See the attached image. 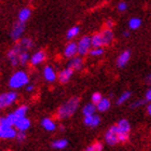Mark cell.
Wrapping results in <instances>:
<instances>
[{
  "label": "cell",
  "mask_w": 151,
  "mask_h": 151,
  "mask_svg": "<svg viewBox=\"0 0 151 151\" xmlns=\"http://www.w3.org/2000/svg\"><path fill=\"white\" fill-rule=\"evenodd\" d=\"M79 105H80V98L78 96L70 97L65 104H63L57 109V118L60 120L69 119L70 116H73L76 113V111L78 110Z\"/></svg>",
  "instance_id": "cell-1"
},
{
  "label": "cell",
  "mask_w": 151,
  "mask_h": 151,
  "mask_svg": "<svg viewBox=\"0 0 151 151\" xmlns=\"http://www.w3.org/2000/svg\"><path fill=\"white\" fill-rule=\"evenodd\" d=\"M8 84H9L10 88L14 90V91L24 88V86H27L29 84L28 73H25L24 70H17L10 77Z\"/></svg>",
  "instance_id": "cell-2"
},
{
  "label": "cell",
  "mask_w": 151,
  "mask_h": 151,
  "mask_svg": "<svg viewBox=\"0 0 151 151\" xmlns=\"http://www.w3.org/2000/svg\"><path fill=\"white\" fill-rule=\"evenodd\" d=\"M19 99V93L14 90L10 92H6L0 95V108L1 109H6L15 104Z\"/></svg>",
  "instance_id": "cell-3"
},
{
  "label": "cell",
  "mask_w": 151,
  "mask_h": 151,
  "mask_svg": "<svg viewBox=\"0 0 151 151\" xmlns=\"http://www.w3.org/2000/svg\"><path fill=\"white\" fill-rule=\"evenodd\" d=\"M92 49V40L91 37L88 36H83L81 39L78 41V55L84 56L90 53Z\"/></svg>",
  "instance_id": "cell-4"
},
{
  "label": "cell",
  "mask_w": 151,
  "mask_h": 151,
  "mask_svg": "<svg viewBox=\"0 0 151 151\" xmlns=\"http://www.w3.org/2000/svg\"><path fill=\"white\" fill-rule=\"evenodd\" d=\"M24 32H25V24L17 21V22L12 26V29H11V32H10V37H11V39H12L13 41L19 42L23 38Z\"/></svg>",
  "instance_id": "cell-5"
},
{
  "label": "cell",
  "mask_w": 151,
  "mask_h": 151,
  "mask_svg": "<svg viewBox=\"0 0 151 151\" xmlns=\"http://www.w3.org/2000/svg\"><path fill=\"white\" fill-rule=\"evenodd\" d=\"M105 142H107V145L109 146H116L119 142V138H118V127H116V125L110 126L107 129V132L105 133Z\"/></svg>",
  "instance_id": "cell-6"
},
{
  "label": "cell",
  "mask_w": 151,
  "mask_h": 151,
  "mask_svg": "<svg viewBox=\"0 0 151 151\" xmlns=\"http://www.w3.org/2000/svg\"><path fill=\"white\" fill-rule=\"evenodd\" d=\"M64 56L66 58H73V57L78 55V43H76L73 41H70L65 45L64 47Z\"/></svg>",
  "instance_id": "cell-7"
},
{
  "label": "cell",
  "mask_w": 151,
  "mask_h": 151,
  "mask_svg": "<svg viewBox=\"0 0 151 151\" xmlns=\"http://www.w3.org/2000/svg\"><path fill=\"white\" fill-rule=\"evenodd\" d=\"M73 73H75V70L71 69L70 67H66L65 69L60 71L58 77H57V80H58V82H60V84H65V83L70 81L71 77L73 76Z\"/></svg>",
  "instance_id": "cell-8"
},
{
  "label": "cell",
  "mask_w": 151,
  "mask_h": 151,
  "mask_svg": "<svg viewBox=\"0 0 151 151\" xmlns=\"http://www.w3.org/2000/svg\"><path fill=\"white\" fill-rule=\"evenodd\" d=\"M32 125V122L30 120L27 118V116H24V118H19L14 122V127H15L19 132H26L27 129H29Z\"/></svg>",
  "instance_id": "cell-9"
},
{
  "label": "cell",
  "mask_w": 151,
  "mask_h": 151,
  "mask_svg": "<svg viewBox=\"0 0 151 151\" xmlns=\"http://www.w3.org/2000/svg\"><path fill=\"white\" fill-rule=\"evenodd\" d=\"M57 77H58V75L55 73V70L52 66L47 65L43 68V78L47 82L53 83L57 80Z\"/></svg>",
  "instance_id": "cell-10"
},
{
  "label": "cell",
  "mask_w": 151,
  "mask_h": 151,
  "mask_svg": "<svg viewBox=\"0 0 151 151\" xmlns=\"http://www.w3.org/2000/svg\"><path fill=\"white\" fill-rule=\"evenodd\" d=\"M45 58H47L45 52L43 50H39L32 55V57H30V64H32V66H39V65H41L45 60Z\"/></svg>",
  "instance_id": "cell-11"
},
{
  "label": "cell",
  "mask_w": 151,
  "mask_h": 151,
  "mask_svg": "<svg viewBox=\"0 0 151 151\" xmlns=\"http://www.w3.org/2000/svg\"><path fill=\"white\" fill-rule=\"evenodd\" d=\"M131 55H132V53H131L129 50L123 51L122 53L118 56V58H116V66L119 67V68H124L129 62V60H131Z\"/></svg>",
  "instance_id": "cell-12"
},
{
  "label": "cell",
  "mask_w": 151,
  "mask_h": 151,
  "mask_svg": "<svg viewBox=\"0 0 151 151\" xmlns=\"http://www.w3.org/2000/svg\"><path fill=\"white\" fill-rule=\"evenodd\" d=\"M19 131L13 126L9 129H0V138L1 139H16Z\"/></svg>",
  "instance_id": "cell-13"
},
{
  "label": "cell",
  "mask_w": 151,
  "mask_h": 151,
  "mask_svg": "<svg viewBox=\"0 0 151 151\" xmlns=\"http://www.w3.org/2000/svg\"><path fill=\"white\" fill-rule=\"evenodd\" d=\"M41 126L43 127L44 131L50 133L55 132L57 129V125L56 123H55V121L52 120L51 118H49V116H45V118H43V119L41 120Z\"/></svg>",
  "instance_id": "cell-14"
},
{
  "label": "cell",
  "mask_w": 151,
  "mask_h": 151,
  "mask_svg": "<svg viewBox=\"0 0 151 151\" xmlns=\"http://www.w3.org/2000/svg\"><path fill=\"white\" fill-rule=\"evenodd\" d=\"M83 58L80 55H77V56L70 58L69 63H68V67H70L71 69H73L75 71H80L83 68Z\"/></svg>",
  "instance_id": "cell-15"
},
{
  "label": "cell",
  "mask_w": 151,
  "mask_h": 151,
  "mask_svg": "<svg viewBox=\"0 0 151 151\" xmlns=\"http://www.w3.org/2000/svg\"><path fill=\"white\" fill-rule=\"evenodd\" d=\"M83 123H84L86 126L91 127V129H95V127H97V126L101 124V118H99V116H97V114L84 116Z\"/></svg>",
  "instance_id": "cell-16"
},
{
  "label": "cell",
  "mask_w": 151,
  "mask_h": 151,
  "mask_svg": "<svg viewBox=\"0 0 151 151\" xmlns=\"http://www.w3.org/2000/svg\"><path fill=\"white\" fill-rule=\"evenodd\" d=\"M22 52L23 51H22V49H21V47H19L17 43H15L9 51H8V52H6V58H8L9 60L19 58V54L22 53Z\"/></svg>",
  "instance_id": "cell-17"
},
{
  "label": "cell",
  "mask_w": 151,
  "mask_h": 151,
  "mask_svg": "<svg viewBox=\"0 0 151 151\" xmlns=\"http://www.w3.org/2000/svg\"><path fill=\"white\" fill-rule=\"evenodd\" d=\"M118 127V133H125V134H129L131 131V124L126 119H121L118 121L116 124Z\"/></svg>",
  "instance_id": "cell-18"
},
{
  "label": "cell",
  "mask_w": 151,
  "mask_h": 151,
  "mask_svg": "<svg viewBox=\"0 0 151 151\" xmlns=\"http://www.w3.org/2000/svg\"><path fill=\"white\" fill-rule=\"evenodd\" d=\"M101 36H103V40H104V45H109L111 44V42L113 41L114 39V35H113V32L112 29H109V28H105L104 30H101Z\"/></svg>",
  "instance_id": "cell-19"
},
{
  "label": "cell",
  "mask_w": 151,
  "mask_h": 151,
  "mask_svg": "<svg viewBox=\"0 0 151 151\" xmlns=\"http://www.w3.org/2000/svg\"><path fill=\"white\" fill-rule=\"evenodd\" d=\"M92 40V47L93 49H98V47H103L104 45V40H103V36L101 32H96L94 35L91 36Z\"/></svg>",
  "instance_id": "cell-20"
},
{
  "label": "cell",
  "mask_w": 151,
  "mask_h": 151,
  "mask_svg": "<svg viewBox=\"0 0 151 151\" xmlns=\"http://www.w3.org/2000/svg\"><path fill=\"white\" fill-rule=\"evenodd\" d=\"M110 106H111L110 98H109V97H104L97 105H96V108H97L98 112H106V111L109 110Z\"/></svg>",
  "instance_id": "cell-21"
},
{
  "label": "cell",
  "mask_w": 151,
  "mask_h": 151,
  "mask_svg": "<svg viewBox=\"0 0 151 151\" xmlns=\"http://www.w3.org/2000/svg\"><path fill=\"white\" fill-rule=\"evenodd\" d=\"M96 111H97L96 105H94L93 103L84 105L83 108H82V114H83V116H88L96 114Z\"/></svg>",
  "instance_id": "cell-22"
},
{
  "label": "cell",
  "mask_w": 151,
  "mask_h": 151,
  "mask_svg": "<svg viewBox=\"0 0 151 151\" xmlns=\"http://www.w3.org/2000/svg\"><path fill=\"white\" fill-rule=\"evenodd\" d=\"M16 43L19 44L22 51H28V50H32V47H34V42H32V39H29V38H22L19 42H16Z\"/></svg>",
  "instance_id": "cell-23"
},
{
  "label": "cell",
  "mask_w": 151,
  "mask_h": 151,
  "mask_svg": "<svg viewBox=\"0 0 151 151\" xmlns=\"http://www.w3.org/2000/svg\"><path fill=\"white\" fill-rule=\"evenodd\" d=\"M30 15H32V10L29 9V8H23V9L19 12V15H17L19 22L25 24V23L29 19Z\"/></svg>",
  "instance_id": "cell-24"
},
{
  "label": "cell",
  "mask_w": 151,
  "mask_h": 151,
  "mask_svg": "<svg viewBox=\"0 0 151 151\" xmlns=\"http://www.w3.org/2000/svg\"><path fill=\"white\" fill-rule=\"evenodd\" d=\"M27 112H28V107L26 105H21L13 111V114L15 116L16 120H17L19 118H24V116H27Z\"/></svg>",
  "instance_id": "cell-25"
},
{
  "label": "cell",
  "mask_w": 151,
  "mask_h": 151,
  "mask_svg": "<svg viewBox=\"0 0 151 151\" xmlns=\"http://www.w3.org/2000/svg\"><path fill=\"white\" fill-rule=\"evenodd\" d=\"M68 146V140L65 138H60V139H55L53 142H52V148L56 149V150H63Z\"/></svg>",
  "instance_id": "cell-26"
},
{
  "label": "cell",
  "mask_w": 151,
  "mask_h": 151,
  "mask_svg": "<svg viewBox=\"0 0 151 151\" xmlns=\"http://www.w3.org/2000/svg\"><path fill=\"white\" fill-rule=\"evenodd\" d=\"M79 34H80V27H79V26H73L71 28H69L67 30L66 38L68 40H73Z\"/></svg>",
  "instance_id": "cell-27"
},
{
  "label": "cell",
  "mask_w": 151,
  "mask_h": 151,
  "mask_svg": "<svg viewBox=\"0 0 151 151\" xmlns=\"http://www.w3.org/2000/svg\"><path fill=\"white\" fill-rule=\"evenodd\" d=\"M142 26V19L138 17H132L129 21V27L131 30H137Z\"/></svg>",
  "instance_id": "cell-28"
},
{
  "label": "cell",
  "mask_w": 151,
  "mask_h": 151,
  "mask_svg": "<svg viewBox=\"0 0 151 151\" xmlns=\"http://www.w3.org/2000/svg\"><path fill=\"white\" fill-rule=\"evenodd\" d=\"M30 55H29L28 51H24V52H22V53L19 54V65L21 66H26L27 64H28V62H30Z\"/></svg>",
  "instance_id": "cell-29"
},
{
  "label": "cell",
  "mask_w": 151,
  "mask_h": 151,
  "mask_svg": "<svg viewBox=\"0 0 151 151\" xmlns=\"http://www.w3.org/2000/svg\"><path fill=\"white\" fill-rule=\"evenodd\" d=\"M131 96H132V93H131L129 91L123 92L122 94L119 96V98L116 99V105H118V106H120V105L124 104L125 101H127L129 98H131Z\"/></svg>",
  "instance_id": "cell-30"
},
{
  "label": "cell",
  "mask_w": 151,
  "mask_h": 151,
  "mask_svg": "<svg viewBox=\"0 0 151 151\" xmlns=\"http://www.w3.org/2000/svg\"><path fill=\"white\" fill-rule=\"evenodd\" d=\"M103 149H104V146H103L101 142H93L92 145L88 146V147L84 149V151H103Z\"/></svg>",
  "instance_id": "cell-31"
},
{
  "label": "cell",
  "mask_w": 151,
  "mask_h": 151,
  "mask_svg": "<svg viewBox=\"0 0 151 151\" xmlns=\"http://www.w3.org/2000/svg\"><path fill=\"white\" fill-rule=\"evenodd\" d=\"M88 54H90V56H92V57H101V55L104 54V49H103V47H98V49H93V47H92Z\"/></svg>",
  "instance_id": "cell-32"
},
{
  "label": "cell",
  "mask_w": 151,
  "mask_h": 151,
  "mask_svg": "<svg viewBox=\"0 0 151 151\" xmlns=\"http://www.w3.org/2000/svg\"><path fill=\"white\" fill-rule=\"evenodd\" d=\"M103 98L104 97L101 96V94L99 93V92H95V93H93L91 96V103H93L94 105H97Z\"/></svg>",
  "instance_id": "cell-33"
},
{
  "label": "cell",
  "mask_w": 151,
  "mask_h": 151,
  "mask_svg": "<svg viewBox=\"0 0 151 151\" xmlns=\"http://www.w3.org/2000/svg\"><path fill=\"white\" fill-rule=\"evenodd\" d=\"M145 103H146V101H142V99H137V101H133L132 104H131V108H132V109L139 108V107H142V106L145 104Z\"/></svg>",
  "instance_id": "cell-34"
},
{
  "label": "cell",
  "mask_w": 151,
  "mask_h": 151,
  "mask_svg": "<svg viewBox=\"0 0 151 151\" xmlns=\"http://www.w3.org/2000/svg\"><path fill=\"white\" fill-rule=\"evenodd\" d=\"M118 138H119V142H126L129 139V134L125 133H118Z\"/></svg>",
  "instance_id": "cell-35"
},
{
  "label": "cell",
  "mask_w": 151,
  "mask_h": 151,
  "mask_svg": "<svg viewBox=\"0 0 151 151\" xmlns=\"http://www.w3.org/2000/svg\"><path fill=\"white\" fill-rule=\"evenodd\" d=\"M16 140L19 142H24L26 140V132H19L16 136Z\"/></svg>",
  "instance_id": "cell-36"
},
{
  "label": "cell",
  "mask_w": 151,
  "mask_h": 151,
  "mask_svg": "<svg viewBox=\"0 0 151 151\" xmlns=\"http://www.w3.org/2000/svg\"><path fill=\"white\" fill-rule=\"evenodd\" d=\"M116 9H118V11H120V12H124V11L127 10V3L124 2V1H121V2H119Z\"/></svg>",
  "instance_id": "cell-37"
},
{
  "label": "cell",
  "mask_w": 151,
  "mask_h": 151,
  "mask_svg": "<svg viewBox=\"0 0 151 151\" xmlns=\"http://www.w3.org/2000/svg\"><path fill=\"white\" fill-rule=\"evenodd\" d=\"M145 101H148V103H151V86L147 90L145 94Z\"/></svg>",
  "instance_id": "cell-38"
},
{
  "label": "cell",
  "mask_w": 151,
  "mask_h": 151,
  "mask_svg": "<svg viewBox=\"0 0 151 151\" xmlns=\"http://www.w3.org/2000/svg\"><path fill=\"white\" fill-rule=\"evenodd\" d=\"M105 25H106V28L112 29V27L114 26V23H113L112 19H107L106 23H105Z\"/></svg>",
  "instance_id": "cell-39"
},
{
  "label": "cell",
  "mask_w": 151,
  "mask_h": 151,
  "mask_svg": "<svg viewBox=\"0 0 151 151\" xmlns=\"http://www.w3.org/2000/svg\"><path fill=\"white\" fill-rule=\"evenodd\" d=\"M25 88H26V91H27V92L32 93V91H35V85L32 84V83H29V84L27 85V86H25Z\"/></svg>",
  "instance_id": "cell-40"
},
{
  "label": "cell",
  "mask_w": 151,
  "mask_h": 151,
  "mask_svg": "<svg viewBox=\"0 0 151 151\" xmlns=\"http://www.w3.org/2000/svg\"><path fill=\"white\" fill-rule=\"evenodd\" d=\"M145 81H146V83H147V84L151 85V73H150V75L147 76V78H146Z\"/></svg>",
  "instance_id": "cell-41"
},
{
  "label": "cell",
  "mask_w": 151,
  "mask_h": 151,
  "mask_svg": "<svg viewBox=\"0 0 151 151\" xmlns=\"http://www.w3.org/2000/svg\"><path fill=\"white\" fill-rule=\"evenodd\" d=\"M147 113L151 116V103H149V104L147 105Z\"/></svg>",
  "instance_id": "cell-42"
},
{
  "label": "cell",
  "mask_w": 151,
  "mask_h": 151,
  "mask_svg": "<svg viewBox=\"0 0 151 151\" xmlns=\"http://www.w3.org/2000/svg\"><path fill=\"white\" fill-rule=\"evenodd\" d=\"M123 37L129 38V32H123Z\"/></svg>",
  "instance_id": "cell-43"
},
{
  "label": "cell",
  "mask_w": 151,
  "mask_h": 151,
  "mask_svg": "<svg viewBox=\"0 0 151 151\" xmlns=\"http://www.w3.org/2000/svg\"><path fill=\"white\" fill-rule=\"evenodd\" d=\"M60 131H62V132H64V131H65V126H64V125H60Z\"/></svg>",
  "instance_id": "cell-44"
}]
</instances>
